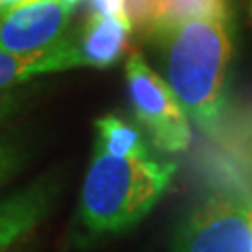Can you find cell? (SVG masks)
Masks as SVG:
<instances>
[{"label": "cell", "mask_w": 252, "mask_h": 252, "mask_svg": "<svg viewBox=\"0 0 252 252\" xmlns=\"http://www.w3.org/2000/svg\"><path fill=\"white\" fill-rule=\"evenodd\" d=\"M28 2H32V0H0V17L13 11L19 6H23V4H28Z\"/></svg>", "instance_id": "cell-14"}, {"label": "cell", "mask_w": 252, "mask_h": 252, "mask_svg": "<svg viewBox=\"0 0 252 252\" xmlns=\"http://www.w3.org/2000/svg\"><path fill=\"white\" fill-rule=\"evenodd\" d=\"M21 162H23V155L17 146L9 142L8 138L0 136V187L6 185L17 174Z\"/></svg>", "instance_id": "cell-12"}, {"label": "cell", "mask_w": 252, "mask_h": 252, "mask_svg": "<svg viewBox=\"0 0 252 252\" xmlns=\"http://www.w3.org/2000/svg\"><path fill=\"white\" fill-rule=\"evenodd\" d=\"M73 6L63 0H32L0 17V49L11 53H41L65 37Z\"/></svg>", "instance_id": "cell-5"}, {"label": "cell", "mask_w": 252, "mask_h": 252, "mask_svg": "<svg viewBox=\"0 0 252 252\" xmlns=\"http://www.w3.org/2000/svg\"><path fill=\"white\" fill-rule=\"evenodd\" d=\"M228 0H159V17L153 36L161 37L170 28L192 19H222L230 17Z\"/></svg>", "instance_id": "cell-9"}, {"label": "cell", "mask_w": 252, "mask_h": 252, "mask_svg": "<svg viewBox=\"0 0 252 252\" xmlns=\"http://www.w3.org/2000/svg\"><path fill=\"white\" fill-rule=\"evenodd\" d=\"M73 67V41L67 36L56 47L41 53L21 54L0 49V90L11 88L36 75L65 71Z\"/></svg>", "instance_id": "cell-8"}, {"label": "cell", "mask_w": 252, "mask_h": 252, "mask_svg": "<svg viewBox=\"0 0 252 252\" xmlns=\"http://www.w3.org/2000/svg\"><path fill=\"white\" fill-rule=\"evenodd\" d=\"M161 39L166 45L168 84L185 112L206 135L219 133L232 58L228 21L192 19L170 28Z\"/></svg>", "instance_id": "cell-2"}, {"label": "cell", "mask_w": 252, "mask_h": 252, "mask_svg": "<svg viewBox=\"0 0 252 252\" xmlns=\"http://www.w3.org/2000/svg\"><path fill=\"white\" fill-rule=\"evenodd\" d=\"M176 162L150 152L112 155L94 146L81 190V222L92 235L120 234L133 228L170 189Z\"/></svg>", "instance_id": "cell-1"}, {"label": "cell", "mask_w": 252, "mask_h": 252, "mask_svg": "<svg viewBox=\"0 0 252 252\" xmlns=\"http://www.w3.org/2000/svg\"><path fill=\"white\" fill-rule=\"evenodd\" d=\"M126 75L135 116L155 148L166 153L185 152L192 138L190 118L170 84L153 71L138 51L127 58Z\"/></svg>", "instance_id": "cell-4"}, {"label": "cell", "mask_w": 252, "mask_h": 252, "mask_svg": "<svg viewBox=\"0 0 252 252\" xmlns=\"http://www.w3.org/2000/svg\"><path fill=\"white\" fill-rule=\"evenodd\" d=\"M131 30L127 15H90L81 36L71 39L75 67L114 65L126 53Z\"/></svg>", "instance_id": "cell-7"}, {"label": "cell", "mask_w": 252, "mask_h": 252, "mask_svg": "<svg viewBox=\"0 0 252 252\" xmlns=\"http://www.w3.org/2000/svg\"><path fill=\"white\" fill-rule=\"evenodd\" d=\"M126 15L133 28L142 34H153L159 17V0H126Z\"/></svg>", "instance_id": "cell-11"}, {"label": "cell", "mask_w": 252, "mask_h": 252, "mask_svg": "<svg viewBox=\"0 0 252 252\" xmlns=\"http://www.w3.org/2000/svg\"><path fill=\"white\" fill-rule=\"evenodd\" d=\"M56 187L47 178L0 198V252H11L49 215Z\"/></svg>", "instance_id": "cell-6"}, {"label": "cell", "mask_w": 252, "mask_h": 252, "mask_svg": "<svg viewBox=\"0 0 252 252\" xmlns=\"http://www.w3.org/2000/svg\"><path fill=\"white\" fill-rule=\"evenodd\" d=\"M247 252H252V237H251V243H249V249H247Z\"/></svg>", "instance_id": "cell-15"}, {"label": "cell", "mask_w": 252, "mask_h": 252, "mask_svg": "<svg viewBox=\"0 0 252 252\" xmlns=\"http://www.w3.org/2000/svg\"><path fill=\"white\" fill-rule=\"evenodd\" d=\"M252 237V190L220 185L178 226L172 252H247Z\"/></svg>", "instance_id": "cell-3"}, {"label": "cell", "mask_w": 252, "mask_h": 252, "mask_svg": "<svg viewBox=\"0 0 252 252\" xmlns=\"http://www.w3.org/2000/svg\"><path fill=\"white\" fill-rule=\"evenodd\" d=\"M90 4L99 15H126V0H90Z\"/></svg>", "instance_id": "cell-13"}, {"label": "cell", "mask_w": 252, "mask_h": 252, "mask_svg": "<svg viewBox=\"0 0 252 252\" xmlns=\"http://www.w3.org/2000/svg\"><path fill=\"white\" fill-rule=\"evenodd\" d=\"M95 148L112 155H138L150 152L140 131L114 114L95 122Z\"/></svg>", "instance_id": "cell-10"}]
</instances>
